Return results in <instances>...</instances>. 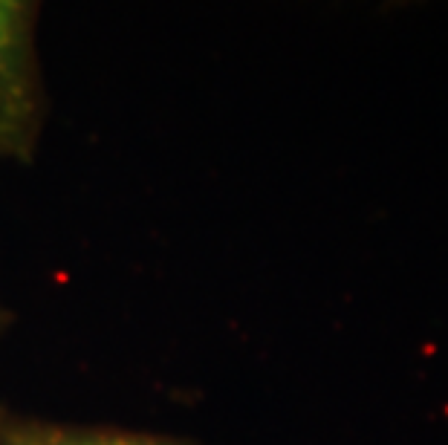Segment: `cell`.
Listing matches in <instances>:
<instances>
[{
	"label": "cell",
	"mask_w": 448,
	"mask_h": 445,
	"mask_svg": "<svg viewBox=\"0 0 448 445\" xmlns=\"http://www.w3.org/2000/svg\"><path fill=\"white\" fill-rule=\"evenodd\" d=\"M41 125V84L32 41V12L0 0V154L32 151Z\"/></svg>",
	"instance_id": "cell-1"
},
{
	"label": "cell",
	"mask_w": 448,
	"mask_h": 445,
	"mask_svg": "<svg viewBox=\"0 0 448 445\" xmlns=\"http://www.w3.org/2000/svg\"><path fill=\"white\" fill-rule=\"evenodd\" d=\"M14 445H183L162 437L130 434V431H76V428H35L12 431Z\"/></svg>",
	"instance_id": "cell-2"
},
{
	"label": "cell",
	"mask_w": 448,
	"mask_h": 445,
	"mask_svg": "<svg viewBox=\"0 0 448 445\" xmlns=\"http://www.w3.org/2000/svg\"><path fill=\"white\" fill-rule=\"evenodd\" d=\"M0 445H14V442H12V437H9V434H0Z\"/></svg>",
	"instance_id": "cell-3"
}]
</instances>
